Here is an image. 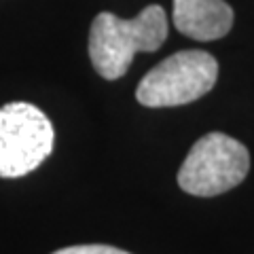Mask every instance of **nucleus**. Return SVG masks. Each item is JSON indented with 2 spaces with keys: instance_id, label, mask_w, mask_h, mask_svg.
<instances>
[{
  "instance_id": "4",
  "label": "nucleus",
  "mask_w": 254,
  "mask_h": 254,
  "mask_svg": "<svg viewBox=\"0 0 254 254\" xmlns=\"http://www.w3.org/2000/svg\"><path fill=\"white\" fill-rule=\"evenodd\" d=\"M55 131L41 108L11 102L0 108V178H19L36 170L53 150Z\"/></svg>"
},
{
  "instance_id": "2",
  "label": "nucleus",
  "mask_w": 254,
  "mask_h": 254,
  "mask_svg": "<svg viewBox=\"0 0 254 254\" xmlns=\"http://www.w3.org/2000/svg\"><path fill=\"white\" fill-rule=\"evenodd\" d=\"M218 81V62L208 51L187 49L148 70L136 89V100L148 108L185 106L205 95Z\"/></svg>"
},
{
  "instance_id": "6",
  "label": "nucleus",
  "mask_w": 254,
  "mask_h": 254,
  "mask_svg": "<svg viewBox=\"0 0 254 254\" xmlns=\"http://www.w3.org/2000/svg\"><path fill=\"white\" fill-rule=\"evenodd\" d=\"M53 254H129L115 246H104V244H85V246H68Z\"/></svg>"
},
{
  "instance_id": "1",
  "label": "nucleus",
  "mask_w": 254,
  "mask_h": 254,
  "mask_svg": "<svg viewBox=\"0 0 254 254\" xmlns=\"http://www.w3.org/2000/svg\"><path fill=\"white\" fill-rule=\"evenodd\" d=\"M165 38L168 15L159 4H148L131 19L102 11L95 15L89 30V58L95 72L115 81L129 70L138 51H157Z\"/></svg>"
},
{
  "instance_id": "5",
  "label": "nucleus",
  "mask_w": 254,
  "mask_h": 254,
  "mask_svg": "<svg viewBox=\"0 0 254 254\" xmlns=\"http://www.w3.org/2000/svg\"><path fill=\"white\" fill-rule=\"evenodd\" d=\"M233 17L225 0H174V26L195 41H218L233 28Z\"/></svg>"
},
{
  "instance_id": "3",
  "label": "nucleus",
  "mask_w": 254,
  "mask_h": 254,
  "mask_svg": "<svg viewBox=\"0 0 254 254\" xmlns=\"http://www.w3.org/2000/svg\"><path fill=\"white\" fill-rule=\"evenodd\" d=\"M248 148L227 133L212 131L189 150L178 170V185L189 195L214 197L235 189L248 176Z\"/></svg>"
}]
</instances>
